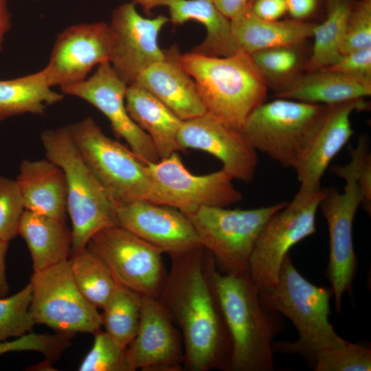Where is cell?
Instances as JSON below:
<instances>
[{"label":"cell","mask_w":371,"mask_h":371,"mask_svg":"<svg viewBox=\"0 0 371 371\" xmlns=\"http://www.w3.org/2000/svg\"><path fill=\"white\" fill-rule=\"evenodd\" d=\"M204 254L201 246L171 258L158 299L181 333L183 368L229 371L232 341L205 270Z\"/></svg>","instance_id":"1"},{"label":"cell","mask_w":371,"mask_h":371,"mask_svg":"<svg viewBox=\"0 0 371 371\" xmlns=\"http://www.w3.org/2000/svg\"><path fill=\"white\" fill-rule=\"evenodd\" d=\"M204 263L232 341L229 371L273 370V339L285 328L281 314L261 304L249 273L218 271L205 249Z\"/></svg>","instance_id":"2"},{"label":"cell","mask_w":371,"mask_h":371,"mask_svg":"<svg viewBox=\"0 0 371 371\" xmlns=\"http://www.w3.org/2000/svg\"><path fill=\"white\" fill-rule=\"evenodd\" d=\"M332 295V289L316 286L304 278L293 265L290 253L287 254L277 283L258 292L261 304L288 317L299 334L294 342L273 343V352L300 355L313 370L319 353L343 345L346 340L328 321Z\"/></svg>","instance_id":"3"},{"label":"cell","mask_w":371,"mask_h":371,"mask_svg":"<svg viewBox=\"0 0 371 371\" xmlns=\"http://www.w3.org/2000/svg\"><path fill=\"white\" fill-rule=\"evenodd\" d=\"M179 60L206 112L234 129L242 131L251 113L266 100L267 84L250 54L220 57L192 51L180 53Z\"/></svg>","instance_id":"4"},{"label":"cell","mask_w":371,"mask_h":371,"mask_svg":"<svg viewBox=\"0 0 371 371\" xmlns=\"http://www.w3.org/2000/svg\"><path fill=\"white\" fill-rule=\"evenodd\" d=\"M46 158L61 168L67 185V209L71 221V254L87 245L103 228L118 225L117 203L84 161L66 128L42 131Z\"/></svg>","instance_id":"5"},{"label":"cell","mask_w":371,"mask_h":371,"mask_svg":"<svg viewBox=\"0 0 371 371\" xmlns=\"http://www.w3.org/2000/svg\"><path fill=\"white\" fill-rule=\"evenodd\" d=\"M84 161L117 204L146 199L151 188L147 164L106 136L90 117L66 126Z\"/></svg>","instance_id":"6"},{"label":"cell","mask_w":371,"mask_h":371,"mask_svg":"<svg viewBox=\"0 0 371 371\" xmlns=\"http://www.w3.org/2000/svg\"><path fill=\"white\" fill-rule=\"evenodd\" d=\"M287 203L247 210L203 206L186 215L201 245L212 254L223 273L245 274L249 273V258L261 230Z\"/></svg>","instance_id":"7"},{"label":"cell","mask_w":371,"mask_h":371,"mask_svg":"<svg viewBox=\"0 0 371 371\" xmlns=\"http://www.w3.org/2000/svg\"><path fill=\"white\" fill-rule=\"evenodd\" d=\"M326 190H299L263 227L249 260V274L258 292L277 283L281 264L289 250L315 234L317 211Z\"/></svg>","instance_id":"8"},{"label":"cell","mask_w":371,"mask_h":371,"mask_svg":"<svg viewBox=\"0 0 371 371\" xmlns=\"http://www.w3.org/2000/svg\"><path fill=\"white\" fill-rule=\"evenodd\" d=\"M30 313L36 324L58 333H95L102 327L101 315L76 286L66 260L34 272L30 282Z\"/></svg>","instance_id":"9"},{"label":"cell","mask_w":371,"mask_h":371,"mask_svg":"<svg viewBox=\"0 0 371 371\" xmlns=\"http://www.w3.org/2000/svg\"><path fill=\"white\" fill-rule=\"evenodd\" d=\"M326 105L277 98L256 108L243 133L258 152L293 168L301 146Z\"/></svg>","instance_id":"10"},{"label":"cell","mask_w":371,"mask_h":371,"mask_svg":"<svg viewBox=\"0 0 371 371\" xmlns=\"http://www.w3.org/2000/svg\"><path fill=\"white\" fill-rule=\"evenodd\" d=\"M147 167L152 184L146 200L185 214L203 206L227 207L243 199L225 170L195 175L184 166L177 153L147 164Z\"/></svg>","instance_id":"11"},{"label":"cell","mask_w":371,"mask_h":371,"mask_svg":"<svg viewBox=\"0 0 371 371\" xmlns=\"http://www.w3.org/2000/svg\"><path fill=\"white\" fill-rule=\"evenodd\" d=\"M87 247L119 284L142 296L159 298L168 276L159 249L119 225L98 231Z\"/></svg>","instance_id":"12"},{"label":"cell","mask_w":371,"mask_h":371,"mask_svg":"<svg viewBox=\"0 0 371 371\" xmlns=\"http://www.w3.org/2000/svg\"><path fill=\"white\" fill-rule=\"evenodd\" d=\"M346 182L344 191L326 188L319 206L329 232V260L326 277L331 284L336 310H341L342 296L350 293L357 260L353 245V221L363 196L350 162L333 168Z\"/></svg>","instance_id":"13"},{"label":"cell","mask_w":371,"mask_h":371,"mask_svg":"<svg viewBox=\"0 0 371 371\" xmlns=\"http://www.w3.org/2000/svg\"><path fill=\"white\" fill-rule=\"evenodd\" d=\"M128 85L110 62L99 65L84 80L60 88L63 95L80 98L98 109L110 122L114 135L124 139L132 152L145 164L160 159L149 137L132 120L126 107Z\"/></svg>","instance_id":"14"},{"label":"cell","mask_w":371,"mask_h":371,"mask_svg":"<svg viewBox=\"0 0 371 371\" xmlns=\"http://www.w3.org/2000/svg\"><path fill=\"white\" fill-rule=\"evenodd\" d=\"M113 47L114 35L109 24H74L57 35L43 70L52 87L76 84L86 79L93 68L110 62Z\"/></svg>","instance_id":"15"},{"label":"cell","mask_w":371,"mask_h":371,"mask_svg":"<svg viewBox=\"0 0 371 371\" xmlns=\"http://www.w3.org/2000/svg\"><path fill=\"white\" fill-rule=\"evenodd\" d=\"M133 2L123 3L111 14L110 27L114 47L110 63L118 76L128 86L148 66L164 58L159 45V35L170 21L168 17L142 16Z\"/></svg>","instance_id":"16"},{"label":"cell","mask_w":371,"mask_h":371,"mask_svg":"<svg viewBox=\"0 0 371 371\" xmlns=\"http://www.w3.org/2000/svg\"><path fill=\"white\" fill-rule=\"evenodd\" d=\"M368 109L364 99L325 106L308 133L293 167L300 190L321 188V179L330 163L354 134L352 113Z\"/></svg>","instance_id":"17"},{"label":"cell","mask_w":371,"mask_h":371,"mask_svg":"<svg viewBox=\"0 0 371 371\" xmlns=\"http://www.w3.org/2000/svg\"><path fill=\"white\" fill-rule=\"evenodd\" d=\"M117 225L171 258L199 247L189 218L179 210L145 199L117 204Z\"/></svg>","instance_id":"18"},{"label":"cell","mask_w":371,"mask_h":371,"mask_svg":"<svg viewBox=\"0 0 371 371\" xmlns=\"http://www.w3.org/2000/svg\"><path fill=\"white\" fill-rule=\"evenodd\" d=\"M177 141L181 150H201L222 163V169L233 179L249 183L258 164L257 151L242 131L234 129L207 112L183 121Z\"/></svg>","instance_id":"19"},{"label":"cell","mask_w":371,"mask_h":371,"mask_svg":"<svg viewBox=\"0 0 371 371\" xmlns=\"http://www.w3.org/2000/svg\"><path fill=\"white\" fill-rule=\"evenodd\" d=\"M127 352L134 370L180 371L183 368L181 333L158 298L142 296L138 330Z\"/></svg>","instance_id":"20"},{"label":"cell","mask_w":371,"mask_h":371,"mask_svg":"<svg viewBox=\"0 0 371 371\" xmlns=\"http://www.w3.org/2000/svg\"><path fill=\"white\" fill-rule=\"evenodd\" d=\"M179 54L177 47L165 51L164 58L146 68L133 85L146 90L185 121L206 110L193 80L179 62Z\"/></svg>","instance_id":"21"},{"label":"cell","mask_w":371,"mask_h":371,"mask_svg":"<svg viewBox=\"0 0 371 371\" xmlns=\"http://www.w3.org/2000/svg\"><path fill=\"white\" fill-rule=\"evenodd\" d=\"M16 181L25 210L66 221L67 185L60 166L47 159H23Z\"/></svg>","instance_id":"22"},{"label":"cell","mask_w":371,"mask_h":371,"mask_svg":"<svg viewBox=\"0 0 371 371\" xmlns=\"http://www.w3.org/2000/svg\"><path fill=\"white\" fill-rule=\"evenodd\" d=\"M231 34L237 52L251 54L261 50L306 42L312 37L315 23L286 20L267 21L256 16L250 6L230 20Z\"/></svg>","instance_id":"23"},{"label":"cell","mask_w":371,"mask_h":371,"mask_svg":"<svg viewBox=\"0 0 371 371\" xmlns=\"http://www.w3.org/2000/svg\"><path fill=\"white\" fill-rule=\"evenodd\" d=\"M126 107L132 120L152 139L160 159L181 150L177 137L183 120L143 88L128 85Z\"/></svg>","instance_id":"24"},{"label":"cell","mask_w":371,"mask_h":371,"mask_svg":"<svg viewBox=\"0 0 371 371\" xmlns=\"http://www.w3.org/2000/svg\"><path fill=\"white\" fill-rule=\"evenodd\" d=\"M18 235L27 244L34 272L68 260L71 256L72 234L66 221L25 210Z\"/></svg>","instance_id":"25"},{"label":"cell","mask_w":371,"mask_h":371,"mask_svg":"<svg viewBox=\"0 0 371 371\" xmlns=\"http://www.w3.org/2000/svg\"><path fill=\"white\" fill-rule=\"evenodd\" d=\"M370 95L371 87L338 72L322 68L304 71L276 96L328 106L364 99Z\"/></svg>","instance_id":"26"},{"label":"cell","mask_w":371,"mask_h":371,"mask_svg":"<svg viewBox=\"0 0 371 371\" xmlns=\"http://www.w3.org/2000/svg\"><path fill=\"white\" fill-rule=\"evenodd\" d=\"M170 21L182 25L197 21L205 27L206 36L192 51L212 56H227L237 52L231 34L230 20L210 0H166Z\"/></svg>","instance_id":"27"},{"label":"cell","mask_w":371,"mask_h":371,"mask_svg":"<svg viewBox=\"0 0 371 371\" xmlns=\"http://www.w3.org/2000/svg\"><path fill=\"white\" fill-rule=\"evenodd\" d=\"M65 95L52 89L41 69L21 77L0 80V122L23 114L42 115Z\"/></svg>","instance_id":"28"},{"label":"cell","mask_w":371,"mask_h":371,"mask_svg":"<svg viewBox=\"0 0 371 371\" xmlns=\"http://www.w3.org/2000/svg\"><path fill=\"white\" fill-rule=\"evenodd\" d=\"M356 0H325L326 18L315 23L313 44L304 71L326 68L341 55L340 47L352 8Z\"/></svg>","instance_id":"29"},{"label":"cell","mask_w":371,"mask_h":371,"mask_svg":"<svg viewBox=\"0 0 371 371\" xmlns=\"http://www.w3.org/2000/svg\"><path fill=\"white\" fill-rule=\"evenodd\" d=\"M69 261L80 292L91 304L102 309L119 285L111 271L87 247L72 253Z\"/></svg>","instance_id":"30"},{"label":"cell","mask_w":371,"mask_h":371,"mask_svg":"<svg viewBox=\"0 0 371 371\" xmlns=\"http://www.w3.org/2000/svg\"><path fill=\"white\" fill-rule=\"evenodd\" d=\"M305 43L267 49L251 54L268 87H271L276 94L304 71L309 57L306 56Z\"/></svg>","instance_id":"31"},{"label":"cell","mask_w":371,"mask_h":371,"mask_svg":"<svg viewBox=\"0 0 371 371\" xmlns=\"http://www.w3.org/2000/svg\"><path fill=\"white\" fill-rule=\"evenodd\" d=\"M142 301V295L119 284L100 313L104 330L125 348L137 334Z\"/></svg>","instance_id":"32"},{"label":"cell","mask_w":371,"mask_h":371,"mask_svg":"<svg viewBox=\"0 0 371 371\" xmlns=\"http://www.w3.org/2000/svg\"><path fill=\"white\" fill-rule=\"evenodd\" d=\"M94 335L93 346L82 361L80 371H135L127 352L105 330L100 329Z\"/></svg>","instance_id":"33"},{"label":"cell","mask_w":371,"mask_h":371,"mask_svg":"<svg viewBox=\"0 0 371 371\" xmlns=\"http://www.w3.org/2000/svg\"><path fill=\"white\" fill-rule=\"evenodd\" d=\"M31 299L30 283L10 296L0 297V341L32 330L35 323L30 313Z\"/></svg>","instance_id":"34"},{"label":"cell","mask_w":371,"mask_h":371,"mask_svg":"<svg viewBox=\"0 0 371 371\" xmlns=\"http://www.w3.org/2000/svg\"><path fill=\"white\" fill-rule=\"evenodd\" d=\"M315 371H370L371 350L359 344L345 341L341 346L319 353Z\"/></svg>","instance_id":"35"},{"label":"cell","mask_w":371,"mask_h":371,"mask_svg":"<svg viewBox=\"0 0 371 371\" xmlns=\"http://www.w3.org/2000/svg\"><path fill=\"white\" fill-rule=\"evenodd\" d=\"M24 202L16 179L0 175V239L10 242L18 235Z\"/></svg>","instance_id":"36"},{"label":"cell","mask_w":371,"mask_h":371,"mask_svg":"<svg viewBox=\"0 0 371 371\" xmlns=\"http://www.w3.org/2000/svg\"><path fill=\"white\" fill-rule=\"evenodd\" d=\"M69 335L27 333L13 341H0V355L19 351L41 353L47 361L56 359L69 346Z\"/></svg>","instance_id":"37"},{"label":"cell","mask_w":371,"mask_h":371,"mask_svg":"<svg viewBox=\"0 0 371 371\" xmlns=\"http://www.w3.org/2000/svg\"><path fill=\"white\" fill-rule=\"evenodd\" d=\"M371 47V2L356 0L348 19L341 54Z\"/></svg>","instance_id":"38"},{"label":"cell","mask_w":371,"mask_h":371,"mask_svg":"<svg viewBox=\"0 0 371 371\" xmlns=\"http://www.w3.org/2000/svg\"><path fill=\"white\" fill-rule=\"evenodd\" d=\"M325 69L371 87V47L341 54L336 62Z\"/></svg>","instance_id":"39"},{"label":"cell","mask_w":371,"mask_h":371,"mask_svg":"<svg viewBox=\"0 0 371 371\" xmlns=\"http://www.w3.org/2000/svg\"><path fill=\"white\" fill-rule=\"evenodd\" d=\"M350 163L363 196V203L370 213L371 207V155L364 137L359 141L355 148H350Z\"/></svg>","instance_id":"40"},{"label":"cell","mask_w":371,"mask_h":371,"mask_svg":"<svg viewBox=\"0 0 371 371\" xmlns=\"http://www.w3.org/2000/svg\"><path fill=\"white\" fill-rule=\"evenodd\" d=\"M249 5L254 14L267 21L280 20L287 14L286 0H254Z\"/></svg>","instance_id":"41"},{"label":"cell","mask_w":371,"mask_h":371,"mask_svg":"<svg viewBox=\"0 0 371 371\" xmlns=\"http://www.w3.org/2000/svg\"><path fill=\"white\" fill-rule=\"evenodd\" d=\"M325 0H286L287 14L291 19L306 21L318 10Z\"/></svg>","instance_id":"42"},{"label":"cell","mask_w":371,"mask_h":371,"mask_svg":"<svg viewBox=\"0 0 371 371\" xmlns=\"http://www.w3.org/2000/svg\"><path fill=\"white\" fill-rule=\"evenodd\" d=\"M229 20L233 19L249 5L248 0H210Z\"/></svg>","instance_id":"43"},{"label":"cell","mask_w":371,"mask_h":371,"mask_svg":"<svg viewBox=\"0 0 371 371\" xmlns=\"http://www.w3.org/2000/svg\"><path fill=\"white\" fill-rule=\"evenodd\" d=\"M12 27V15L8 8L7 0H0V53L6 34Z\"/></svg>","instance_id":"44"},{"label":"cell","mask_w":371,"mask_h":371,"mask_svg":"<svg viewBox=\"0 0 371 371\" xmlns=\"http://www.w3.org/2000/svg\"><path fill=\"white\" fill-rule=\"evenodd\" d=\"M9 247V242L0 239V297L7 296L9 284L5 273V256Z\"/></svg>","instance_id":"45"},{"label":"cell","mask_w":371,"mask_h":371,"mask_svg":"<svg viewBox=\"0 0 371 371\" xmlns=\"http://www.w3.org/2000/svg\"><path fill=\"white\" fill-rule=\"evenodd\" d=\"M166 0H131L135 4L142 7L144 12L149 14L152 10L158 6H163Z\"/></svg>","instance_id":"46"},{"label":"cell","mask_w":371,"mask_h":371,"mask_svg":"<svg viewBox=\"0 0 371 371\" xmlns=\"http://www.w3.org/2000/svg\"><path fill=\"white\" fill-rule=\"evenodd\" d=\"M254 0H248V4H251V3Z\"/></svg>","instance_id":"47"},{"label":"cell","mask_w":371,"mask_h":371,"mask_svg":"<svg viewBox=\"0 0 371 371\" xmlns=\"http://www.w3.org/2000/svg\"><path fill=\"white\" fill-rule=\"evenodd\" d=\"M361 1L371 2V0H361Z\"/></svg>","instance_id":"48"},{"label":"cell","mask_w":371,"mask_h":371,"mask_svg":"<svg viewBox=\"0 0 371 371\" xmlns=\"http://www.w3.org/2000/svg\"><path fill=\"white\" fill-rule=\"evenodd\" d=\"M35 1H39V0H35Z\"/></svg>","instance_id":"49"}]
</instances>
